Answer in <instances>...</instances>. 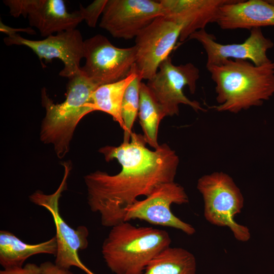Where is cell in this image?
I'll return each mask as SVG.
<instances>
[{"label":"cell","instance_id":"cell-1","mask_svg":"<svg viewBox=\"0 0 274 274\" xmlns=\"http://www.w3.org/2000/svg\"><path fill=\"white\" fill-rule=\"evenodd\" d=\"M143 134L132 132L129 142L99 149L105 160L116 159L121 171L114 175L97 170L84 182L90 210L99 214L107 227L124 222L126 210L142 195H149L160 186L174 182L179 163L175 151L166 144L154 150L146 147Z\"/></svg>","mask_w":274,"mask_h":274},{"label":"cell","instance_id":"cell-2","mask_svg":"<svg viewBox=\"0 0 274 274\" xmlns=\"http://www.w3.org/2000/svg\"><path fill=\"white\" fill-rule=\"evenodd\" d=\"M215 83L218 112L237 113L260 106L274 95V62L257 66L248 60L226 59L207 67Z\"/></svg>","mask_w":274,"mask_h":274},{"label":"cell","instance_id":"cell-3","mask_svg":"<svg viewBox=\"0 0 274 274\" xmlns=\"http://www.w3.org/2000/svg\"><path fill=\"white\" fill-rule=\"evenodd\" d=\"M171 242L164 230L122 222L111 227L101 253L114 274H143L149 263L170 247Z\"/></svg>","mask_w":274,"mask_h":274},{"label":"cell","instance_id":"cell-4","mask_svg":"<svg viewBox=\"0 0 274 274\" xmlns=\"http://www.w3.org/2000/svg\"><path fill=\"white\" fill-rule=\"evenodd\" d=\"M66 98L60 104H54L48 96L46 89L41 91V100L45 109L40 131V140L53 146L59 158L68 152L71 142L77 125L89 113L86 105L91 101V96L99 86L81 71L68 79Z\"/></svg>","mask_w":274,"mask_h":274},{"label":"cell","instance_id":"cell-5","mask_svg":"<svg viewBox=\"0 0 274 274\" xmlns=\"http://www.w3.org/2000/svg\"><path fill=\"white\" fill-rule=\"evenodd\" d=\"M197 188L203 199L206 219L213 225L228 227L237 241H249V228L234 219L244 207V198L232 178L223 172H214L200 177Z\"/></svg>","mask_w":274,"mask_h":274},{"label":"cell","instance_id":"cell-6","mask_svg":"<svg viewBox=\"0 0 274 274\" xmlns=\"http://www.w3.org/2000/svg\"><path fill=\"white\" fill-rule=\"evenodd\" d=\"M62 164L64 173L56 190L51 194H46L37 190L31 194L29 198L31 202L45 208L53 218L57 243L55 264L64 269H69L72 266H76L86 274H95L84 264L78 254L80 250L88 247L89 231L87 228L80 226L74 229L65 222L60 214L59 198L62 192L66 189L67 180L71 170L70 163L65 162Z\"/></svg>","mask_w":274,"mask_h":274},{"label":"cell","instance_id":"cell-7","mask_svg":"<svg viewBox=\"0 0 274 274\" xmlns=\"http://www.w3.org/2000/svg\"><path fill=\"white\" fill-rule=\"evenodd\" d=\"M136 55L135 45L118 48L105 36L97 34L84 40L85 63L81 71L98 86L114 83L128 76Z\"/></svg>","mask_w":274,"mask_h":274},{"label":"cell","instance_id":"cell-8","mask_svg":"<svg viewBox=\"0 0 274 274\" xmlns=\"http://www.w3.org/2000/svg\"><path fill=\"white\" fill-rule=\"evenodd\" d=\"M199 78V70L193 63L174 65L169 56L160 64L155 76L146 84L156 100L162 107L166 116L178 115L179 105L191 107L194 111H206L196 100H191L184 93L183 88L188 86L194 94L196 82Z\"/></svg>","mask_w":274,"mask_h":274},{"label":"cell","instance_id":"cell-9","mask_svg":"<svg viewBox=\"0 0 274 274\" xmlns=\"http://www.w3.org/2000/svg\"><path fill=\"white\" fill-rule=\"evenodd\" d=\"M189 198L184 188L172 182L164 184L141 200H136L126 210L124 222L139 219L155 225L174 228L189 235L195 228L176 216L170 209L172 204H186Z\"/></svg>","mask_w":274,"mask_h":274},{"label":"cell","instance_id":"cell-10","mask_svg":"<svg viewBox=\"0 0 274 274\" xmlns=\"http://www.w3.org/2000/svg\"><path fill=\"white\" fill-rule=\"evenodd\" d=\"M164 16L159 1L108 0L99 25L114 38L130 40Z\"/></svg>","mask_w":274,"mask_h":274},{"label":"cell","instance_id":"cell-11","mask_svg":"<svg viewBox=\"0 0 274 274\" xmlns=\"http://www.w3.org/2000/svg\"><path fill=\"white\" fill-rule=\"evenodd\" d=\"M181 26L161 16L155 19L135 38V66L142 79L149 80L160 64L169 57L180 38Z\"/></svg>","mask_w":274,"mask_h":274},{"label":"cell","instance_id":"cell-12","mask_svg":"<svg viewBox=\"0 0 274 274\" xmlns=\"http://www.w3.org/2000/svg\"><path fill=\"white\" fill-rule=\"evenodd\" d=\"M6 45H23L32 50L40 60L48 63L58 58L64 67L60 76L71 78L81 71L80 61L84 57V41L77 29L68 30L51 35L41 40H31L19 35L8 36L4 39Z\"/></svg>","mask_w":274,"mask_h":274},{"label":"cell","instance_id":"cell-13","mask_svg":"<svg viewBox=\"0 0 274 274\" xmlns=\"http://www.w3.org/2000/svg\"><path fill=\"white\" fill-rule=\"evenodd\" d=\"M11 16L27 17L29 25L47 37L76 29L83 20L79 10L69 13L63 0H5Z\"/></svg>","mask_w":274,"mask_h":274},{"label":"cell","instance_id":"cell-14","mask_svg":"<svg viewBox=\"0 0 274 274\" xmlns=\"http://www.w3.org/2000/svg\"><path fill=\"white\" fill-rule=\"evenodd\" d=\"M188 39L195 40L201 44L207 55L206 67L218 65L229 59L248 60L257 66L272 61L267 52L274 44L264 36L261 28H252L249 36L241 43L221 44L205 29L195 31Z\"/></svg>","mask_w":274,"mask_h":274},{"label":"cell","instance_id":"cell-15","mask_svg":"<svg viewBox=\"0 0 274 274\" xmlns=\"http://www.w3.org/2000/svg\"><path fill=\"white\" fill-rule=\"evenodd\" d=\"M164 17L179 24L182 29L179 38L183 42L191 35L204 29L215 22L219 8L232 0H161Z\"/></svg>","mask_w":274,"mask_h":274},{"label":"cell","instance_id":"cell-16","mask_svg":"<svg viewBox=\"0 0 274 274\" xmlns=\"http://www.w3.org/2000/svg\"><path fill=\"white\" fill-rule=\"evenodd\" d=\"M215 23L222 29L274 26V5L267 0H232L220 7Z\"/></svg>","mask_w":274,"mask_h":274},{"label":"cell","instance_id":"cell-17","mask_svg":"<svg viewBox=\"0 0 274 274\" xmlns=\"http://www.w3.org/2000/svg\"><path fill=\"white\" fill-rule=\"evenodd\" d=\"M57 243L55 236L45 242L29 244L12 233L0 231V264L4 268L22 267L29 257L40 254L56 255Z\"/></svg>","mask_w":274,"mask_h":274},{"label":"cell","instance_id":"cell-18","mask_svg":"<svg viewBox=\"0 0 274 274\" xmlns=\"http://www.w3.org/2000/svg\"><path fill=\"white\" fill-rule=\"evenodd\" d=\"M138 75L134 64L130 74L124 79L97 87L91 96L90 102L86 106L89 113L100 111L109 114L123 129L121 105L124 93L128 85Z\"/></svg>","mask_w":274,"mask_h":274},{"label":"cell","instance_id":"cell-19","mask_svg":"<svg viewBox=\"0 0 274 274\" xmlns=\"http://www.w3.org/2000/svg\"><path fill=\"white\" fill-rule=\"evenodd\" d=\"M143 274H196V259L185 249L169 247L149 263Z\"/></svg>","mask_w":274,"mask_h":274},{"label":"cell","instance_id":"cell-20","mask_svg":"<svg viewBox=\"0 0 274 274\" xmlns=\"http://www.w3.org/2000/svg\"><path fill=\"white\" fill-rule=\"evenodd\" d=\"M140 124L146 142L154 149L158 148V131L160 122L165 117L164 111L146 84L141 82L138 112Z\"/></svg>","mask_w":274,"mask_h":274},{"label":"cell","instance_id":"cell-21","mask_svg":"<svg viewBox=\"0 0 274 274\" xmlns=\"http://www.w3.org/2000/svg\"><path fill=\"white\" fill-rule=\"evenodd\" d=\"M142 77L139 74L127 87L124 93L121 116L124 123L123 142H129L133 123L138 115Z\"/></svg>","mask_w":274,"mask_h":274},{"label":"cell","instance_id":"cell-22","mask_svg":"<svg viewBox=\"0 0 274 274\" xmlns=\"http://www.w3.org/2000/svg\"><path fill=\"white\" fill-rule=\"evenodd\" d=\"M108 1L95 0L86 7L80 4L79 11L88 26L92 28L96 27L98 18L102 14Z\"/></svg>","mask_w":274,"mask_h":274},{"label":"cell","instance_id":"cell-23","mask_svg":"<svg viewBox=\"0 0 274 274\" xmlns=\"http://www.w3.org/2000/svg\"><path fill=\"white\" fill-rule=\"evenodd\" d=\"M0 274H41L40 266L35 263H27L23 267L4 268Z\"/></svg>","mask_w":274,"mask_h":274},{"label":"cell","instance_id":"cell-24","mask_svg":"<svg viewBox=\"0 0 274 274\" xmlns=\"http://www.w3.org/2000/svg\"><path fill=\"white\" fill-rule=\"evenodd\" d=\"M40 267L41 274H73L69 269L59 267L50 261L42 263Z\"/></svg>","mask_w":274,"mask_h":274},{"label":"cell","instance_id":"cell-25","mask_svg":"<svg viewBox=\"0 0 274 274\" xmlns=\"http://www.w3.org/2000/svg\"><path fill=\"white\" fill-rule=\"evenodd\" d=\"M0 31L7 34L8 36H10L17 33V32H24L28 34L34 35L36 34V31L31 27L15 28L10 27L4 24L2 21L0 23Z\"/></svg>","mask_w":274,"mask_h":274},{"label":"cell","instance_id":"cell-26","mask_svg":"<svg viewBox=\"0 0 274 274\" xmlns=\"http://www.w3.org/2000/svg\"><path fill=\"white\" fill-rule=\"evenodd\" d=\"M267 1L271 5H274V0H267Z\"/></svg>","mask_w":274,"mask_h":274}]
</instances>
